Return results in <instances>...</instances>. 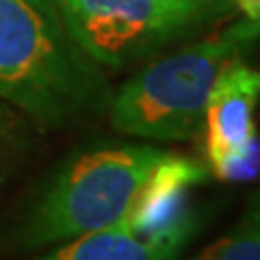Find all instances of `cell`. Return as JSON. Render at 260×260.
I'll return each instance as SVG.
<instances>
[{
	"mask_svg": "<svg viewBox=\"0 0 260 260\" xmlns=\"http://www.w3.org/2000/svg\"><path fill=\"white\" fill-rule=\"evenodd\" d=\"M102 70L70 32L59 0H0V100L59 128L100 102Z\"/></svg>",
	"mask_w": 260,
	"mask_h": 260,
	"instance_id": "cell-1",
	"label": "cell"
},
{
	"mask_svg": "<svg viewBox=\"0 0 260 260\" xmlns=\"http://www.w3.org/2000/svg\"><path fill=\"white\" fill-rule=\"evenodd\" d=\"M172 152L152 145L87 150L48 180L13 232L22 249H37L128 221Z\"/></svg>",
	"mask_w": 260,
	"mask_h": 260,
	"instance_id": "cell-2",
	"label": "cell"
},
{
	"mask_svg": "<svg viewBox=\"0 0 260 260\" xmlns=\"http://www.w3.org/2000/svg\"><path fill=\"white\" fill-rule=\"evenodd\" d=\"M260 37V18L241 20L204 42L152 61L119 89L111 104L117 130L141 139L182 141L202 130L206 104L228 65Z\"/></svg>",
	"mask_w": 260,
	"mask_h": 260,
	"instance_id": "cell-3",
	"label": "cell"
},
{
	"mask_svg": "<svg viewBox=\"0 0 260 260\" xmlns=\"http://www.w3.org/2000/svg\"><path fill=\"white\" fill-rule=\"evenodd\" d=\"M78 46L121 70L230 15L237 0H59Z\"/></svg>",
	"mask_w": 260,
	"mask_h": 260,
	"instance_id": "cell-4",
	"label": "cell"
},
{
	"mask_svg": "<svg viewBox=\"0 0 260 260\" xmlns=\"http://www.w3.org/2000/svg\"><path fill=\"white\" fill-rule=\"evenodd\" d=\"M258 100L260 68H251L243 59L228 65L217 78L206 104V152L213 169L258 141L254 133Z\"/></svg>",
	"mask_w": 260,
	"mask_h": 260,
	"instance_id": "cell-5",
	"label": "cell"
},
{
	"mask_svg": "<svg viewBox=\"0 0 260 260\" xmlns=\"http://www.w3.org/2000/svg\"><path fill=\"white\" fill-rule=\"evenodd\" d=\"M191 232L193 219L162 230H139L121 221L63 241L37 260H174Z\"/></svg>",
	"mask_w": 260,
	"mask_h": 260,
	"instance_id": "cell-6",
	"label": "cell"
},
{
	"mask_svg": "<svg viewBox=\"0 0 260 260\" xmlns=\"http://www.w3.org/2000/svg\"><path fill=\"white\" fill-rule=\"evenodd\" d=\"M195 260H260V189L249 195L245 210L230 230Z\"/></svg>",
	"mask_w": 260,
	"mask_h": 260,
	"instance_id": "cell-7",
	"label": "cell"
},
{
	"mask_svg": "<svg viewBox=\"0 0 260 260\" xmlns=\"http://www.w3.org/2000/svg\"><path fill=\"white\" fill-rule=\"evenodd\" d=\"M32 121L26 113L13 107L7 100H0V182H5L32 145Z\"/></svg>",
	"mask_w": 260,
	"mask_h": 260,
	"instance_id": "cell-8",
	"label": "cell"
},
{
	"mask_svg": "<svg viewBox=\"0 0 260 260\" xmlns=\"http://www.w3.org/2000/svg\"><path fill=\"white\" fill-rule=\"evenodd\" d=\"M237 7L247 18H260V0H237Z\"/></svg>",
	"mask_w": 260,
	"mask_h": 260,
	"instance_id": "cell-9",
	"label": "cell"
}]
</instances>
